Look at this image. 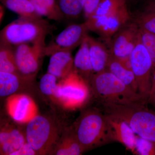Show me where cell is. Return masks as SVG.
Returning <instances> with one entry per match:
<instances>
[{
	"label": "cell",
	"instance_id": "8992f818",
	"mask_svg": "<svg viewBox=\"0 0 155 155\" xmlns=\"http://www.w3.org/2000/svg\"><path fill=\"white\" fill-rule=\"evenodd\" d=\"M130 56L132 70L137 83L138 94L147 101L153 84V64L140 37Z\"/></svg>",
	"mask_w": 155,
	"mask_h": 155
},
{
	"label": "cell",
	"instance_id": "603a6c76",
	"mask_svg": "<svg viewBox=\"0 0 155 155\" xmlns=\"http://www.w3.org/2000/svg\"><path fill=\"white\" fill-rule=\"evenodd\" d=\"M65 18L75 19L84 13V0H57Z\"/></svg>",
	"mask_w": 155,
	"mask_h": 155
},
{
	"label": "cell",
	"instance_id": "2e32d148",
	"mask_svg": "<svg viewBox=\"0 0 155 155\" xmlns=\"http://www.w3.org/2000/svg\"><path fill=\"white\" fill-rule=\"evenodd\" d=\"M87 35L79 46L74 59V70L84 80L91 79L94 74L90 56Z\"/></svg>",
	"mask_w": 155,
	"mask_h": 155
},
{
	"label": "cell",
	"instance_id": "83f0119b",
	"mask_svg": "<svg viewBox=\"0 0 155 155\" xmlns=\"http://www.w3.org/2000/svg\"><path fill=\"white\" fill-rule=\"evenodd\" d=\"M57 78L47 72L42 77L39 83L41 91L46 95L54 94L57 89Z\"/></svg>",
	"mask_w": 155,
	"mask_h": 155
},
{
	"label": "cell",
	"instance_id": "e0dca14e",
	"mask_svg": "<svg viewBox=\"0 0 155 155\" xmlns=\"http://www.w3.org/2000/svg\"><path fill=\"white\" fill-rule=\"evenodd\" d=\"M25 143L24 136L17 129L2 131L0 133L1 152L3 154L11 155Z\"/></svg>",
	"mask_w": 155,
	"mask_h": 155
},
{
	"label": "cell",
	"instance_id": "3957f363",
	"mask_svg": "<svg viewBox=\"0 0 155 155\" xmlns=\"http://www.w3.org/2000/svg\"><path fill=\"white\" fill-rule=\"evenodd\" d=\"M55 29L47 20L40 18H22L9 23L1 31L0 42L14 47L45 39Z\"/></svg>",
	"mask_w": 155,
	"mask_h": 155
},
{
	"label": "cell",
	"instance_id": "4dcf8cb0",
	"mask_svg": "<svg viewBox=\"0 0 155 155\" xmlns=\"http://www.w3.org/2000/svg\"><path fill=\"white\" fill-rule=\"evenodd\" d=\"M143 11H155V0H146L145 3Z\"/></svg>",
	"mask_w": 155,
	"mask_h": 155
},
{
	"label": "cell",
	"instance_id": "4fadbf2b",
	"mask_svg": "<svg viewBox=\"0 0 155 155\" xmlns=\"http://www.w3.org/2000/svg\"><path fill=\"white\" fill-rule=\"evenodd\" d=\"M106 115L110 125L113 141L120 143L126 149L133 153L135 149L137 135L125 121L107 114Z\"/></svg>",
	"mask_w": 155,
	"mask_h": 155
},
{
	"label": "cell",
	"instance_id": "7a4b0ae2",
	"mask_svg": "<svg viewBox=\"0 0 155 155\" xmlns=\"http://www.w3.org/2000/svg\"><path fill=\"white\" fill-rule=\"evenodd\" d=\"M146 102L104 105L106 114L125 121L137 135L155 143V112Z\"/></svg>",
	"mask_w": 155,
	"mask_h": 155
},
{
	"label": "cell",
	"instance_id": "ba28073f",
	"mask_svg": "<svg viewBox=\"0 0 155 155\" xmlns=\"http://www.w3.org/2000/svg\"><path fill=\"white\" fill-rule=\"evenodd\" d=\"M89 91L85 81L74 70L58 84L54 95L68 107H76L86 101Z\"/></svg>",
	"mask_w": 155,
	"mask_h": 155
},
{
	"label": "cell",
	"instance_id": "cb8c5ba5",
	"mask_svg": "<svg viewBox=\"0 0 155 155\" xmlns=\"http://www.w3.org/2000/svg\"><path fill=\"white\" fill-rule=\"evenodd\" d=\"M133 21L140 30L155 34V11H143L136 15Z\"/></svg>",
	"mask_w": 155,
	"mask_h": 155
},
{
	"label": "cell",
	"instance_id": "5bb4252c",
	"mask_svg": "<svg viewBox=\"0 0 155 155\" xmlns=\"http://www.w3.org/2000/svg\"><path fill=\"white\" fill-rule=\"evenodd\" d=\"M90 56L94 72L98 73L107 69L111 54L105 45L96 39L87 35Z\"/></svg>",
	"mask_w": 155,
	"mask_h": 155
},
{
	"label": "cell",
	"instance_id": "836d02e7",
	"mask_svg": "<svg viewBox=\"0 0 155 155\" xmlns=\"http://www.w3.org/2000/svg\"><path fill=\"white\" fill-rule=\"evenodd\" d=\"M129 1H134V0H129Z\"/></svg>",
	"mask_w": 155,
	"mask_h": 155
},
{
	"label": "cell",
	"instance_id": "52a82bcc",
	"mask_svg": "<svg viewBox=\"0 0 155 155\" xmlns=\"http://www.w3.org/2000/svg\"><path fill=\"white\" fill-rule=\"evenodd\" d=\"M45 39L14 47V54L18 71L25 75L33 76L38 71L45 55Z\"/></svg>",
	"mask_w": 155,
	"mask_h": 155
},
{
	"label": "cell",
	"instance_id": "6da1fadb",
	"mask_svg": "<svg viewBox=\"0 0 155 155\" xmlns=\"http://www.w3.org/2000/svg\"><path fill=\"white\" fill-rule=\"evenodd\" d=\"M127 0H100L94 13L85 22L90 31L109 41L123 25L130 21Z\"/></svg>",
	"mask_w": 155,
	"mask_h": 155
},
{
	"label": "cell",
	"instance_id": "484cf974",
	"mask_svg": "<svg viewBox=\"0 0 155 155\" xmlns=\"http://www.w3.org/2000/svg\"><path fill=\"white\" fill-rule=\"evenodd\" d=\"M140 30V38L151 59L153 64V82L155 79V34Z\"/></svg>",
	"mask_w": 155,
	"mask_h": 155
},
{
	"label": "cell",
	"instance_id": "d6a6232c",
	"mask_svg": "<svg viewBox=\"0 0 155 155\" xmlns=\"http://www.w3.org/2000/svg\"><path fill=\"white\" fill-rule=\"evenodd\" d=\"M5 8L3 5L2 4L0 5V23H2V22L3 19H4V16L5 14Z\"/></svg>",
	"mask_w": 155,
	"mask_h": 155
},
{
	"label": "cell",
	"instance_id": "277c9868",
	"mask_svg": "<svg viewBox=\"0 0 155 155\" xmlns=\"http://www.w3.org/2000/svg\"><path fill=\"white\" fill-rule=\"evenodd\" d=\"M91 80L95 93L104 105L147 102L108 69L95 73Z\"/></svg>",
	"mask_w": 155,
	"mask_h": 155
},
{
	"label": "cell",
	"instance_id": "e575fe53",
	"mask_svg": "<svg viewBox=\"0 0 155 155\" xmlns=\"http://www.w3.org/2000/svg\"><path fill=\"white\" fill-rule=\"evenodd\" d=\"M154 104V105H155V104Z\"/></svg>",
	"mask_w": 155,
	"mask_h": 155
},
{
	"label": "cell",
	"instance_id": "7c38bea8",
	"mask_svg": "<svg viewBox=\"0 0 155 155\" xmlns=\"http://www.w3.org/2000/svg\"><path fill=\"white\" fill-rule=\"evenodd\" d=\"M8 107L9 114L18 122H28L35 116V105L26 95L11 96L8 101Z\"/></svg>",
	"mask_w": 155,
	"mask_h": 155
},
{
	"label": "cell",
	"instance_id": "d6986e66",
	"mask_svg": "<svg viewBox=\"0 0 155 155\" xmlns=\"http://www.w3.org/2000/svg\"><path fill=\"white\" fill-rule=\"evenodd\" d=\"M30 1L38 14L41 17L58 22L65 18L57 0Z\"/></svg>",
	"mask_w": 155,
	"mask_h": 155
},
{
	"label": "cell",
	"instance_id": "9a60e30c",
	"mask_svg": "<svg viewBox=\"0 0 155 155\" xmlns=\"http://www.w3.org/2000/svg\"><path fill=\"white\" fill-rule=\"evenodd\" d=\"M71 52L58 51L51 55L48 72L57 78L67 77L74 70Z\"/></svg>",
	"mask_w": 155,
	"mask_h": 155
},
{
	"label": "cell",
	"instance_id": "f1b7e54d",
	"mask_svg": "<svg viewBox=\"0 0 155 155\" xmlns=\"http://www.w3.org/2000/svg\"><path fill=\"white\" fill-rule=\"evenodd\" d=\"M100 0H84V15L85 19L94 13L98 5Z\"/></svg>",
	"mask_w": 155,
	"mask_h": 155
},
{
	"label": "cell",
	"instance_id": "8fae6325",
	"mask_svg": "<svg viewBox=\"0 0 155 155\" xmlns=\"http://www.w3.org/2000/svg\"><path fill=\"white\" fill-rule=\"evenodd\" d=\"M53 129L45 117L35 116L28 122L26 128V142L36 153L41 152L50 143Z\"/></svg>",
	"mask_w": 155,
	"mask_h": 155
},
{
	"label": "cell",
	"instance_id": "1f68e13d",
	"mask_svg": "<svg viewBox=\"0 0 155 155\" xmlns=\"http://www.w3.org/2000/svg\"><path fill=\"white\" fill-rule=\"evenodd\" d=\"M148 101L153 104L155 103V79L153 82Z\"/></svg>",
	"mask_w": 155,
	"mask_h": 155
},
{
	"label": "cell",
	"instance_id": "5b68a950",
	"mask_svg": "<svg viewBox=\"0 0 155 155\" xmlns=\"http://www.w3.org/2000/svg\"><path fill=\"white\" fill-rule=\"evenodd\" d=\"M75 136L84 150L113 141L107 115L97 111L84 114L78 122Z\"/></svg>",
	"mask_w": 155,
	"mask_h": 155
},
{
	"label": "cell",
	"instance_id": "f546056e",
	"mask_svg": "<svg viewBox=\"0 0 155 155\" xmlns=\"http://www.w3.org/2000/svg\"><path fill=\"white\" fill-rule=\"evenodd\" d=\"M36 153V152L26 142L19 150L13 153L11 155H34Z\"/></svg>",
	"mask_w": 155,
	"mask_h": 155
},
{
	"label": "cell",
	"instance_id": "9c48e42d",
	"mask_svg": "<svg viewBox=\"0 0 155 155\" xmlns=\"http://www.w3.org/2000/svg\"><path fill=\"white\" fill-rule=\"evenodd\" d=\"M90 31L86 22L69 25L53 38L45 48L46 56L58 51L71 52L80 46Z\"/></svg>",
	"mask_w": 155,
	"mask_h": 155
},
{
	"label": "cell",
	"instance_id": "44dd1931",
	"mask_svg": "<svg viewBox=\"0 0 155 155\" xmlns=\"http://www.w3.org/2000/svg\"><path fill=\"white\" fill-rule=\"evenodd\" d=\"M23 74L20 72L10 73L0 72V96H8L19 88Z\"/></svg>",
	"mask_w": 155,
	"mask_h": 155
},
{
	"label": "cell",
	"instance_id": "ffe728a7",
	"mask_svg": "<svg viewBox=\"0 0 155 155\" xmlns=\"http://www.w3.org/2000/svg\"><path fill=\"white\" fill-rule=\"evenodd\" d=\"M2 5L22 18H37L40 16L30 0H0Z\"/></svg>",
	"mask_w": 155,
	"mask_h": 155
},
{
	"label": "cell",
	"instance_id": "30bf717a",
	"mask_svg": "<svg viewBox=\"0 0 155 155\" xmlns=\"http://www.w3.org/2000/svg\"><path fill=\"white\" fill-rule=\"evenodd\" d=\"M138 25L131 20L119 29L111 39V55L117 58L130 55L140 38Z\"/></svg>",
	"mask_w": 155,
	"mask_h": 155
},
{
	"label": "cell",
	"instance_id": "ac0fdd59",
	"mask_svg": "<svg viewBox=\"0 0 155 155\" xmlns=\"http://www.w3.org/2000/svg\"><path fill=\"white\" fill-rule=\"evenodd\" d=\"M107 69L126 85L138 93L137 83L133 71L124 67L117 58L111 55Z\"/></svg>",
	"mask_w": 155,
	"mask_h": 155
},
{
	"label": "cell",
	"instance_id": "7402d4cb",
	"mask_svg": "<svg viewBox=\"0 0 155 155\" xmlns=\"http://www.w3.org/2000/svg\"><path fill=\"white\" fill-rule=\"evenodd\" d=\"M0 72H19L16 64L14 47L2 42H0Z\"/></svg>",
	"mask_w": 155,
	"mask_h": 155
},
{
	"label": "cell",
	"instance_id": "d4e9b609",
	"mask_svg": "<svg viewBox=\"0 0 155 155\" xmlns=\"http://www.w3.org/2000/svg\"><path fill=\"white\" fill-rule=\"evenodd\" d=\"M84 150L76 136L68 139L59 147L56 153L57 155H79Z\"/></svg>",
	"mask_w": 155,
	"mask_h": 155
},
{
	"label": "cell",
	"instance_id": "4316f807",
	"mask_svg": "<svg viewBox=\"0 0 155 155\" xmlns=\"http://www.w3.org/2000/svg\"><path fill=\"white\" fill-rule=\"evenodd\" d=\"M133 154L137 155H155V143L137 136L135 149Z\"/></svg>",
	"mask_w": 155,
	"mask_h": 155
}]
</instances>
